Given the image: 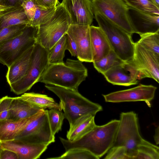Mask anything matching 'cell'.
I'll return each instance as SVG.
<instances>
[{
	"label": "cell",
	"instance_id": "obj_1",
	"mask_svg": "<svg viewBox=\"0 0 159 159\" xmlns=\"http://www.w3.org/2000/svg\"><path fill=\"white\" fill-rule=\"evenodd\" d=\"M119 123L113 120L102 125H96L89 132L79 140L70 141L60 137L66 151L75 148L86 150L98 159L112 147Z\"/></svg>",
	"mask_w": 159,
	"mask_h": 159
},
{
	"label": "cell",
	"instance_id": "obj_2",
	"mask_svg": "<svg viewBox=\"0 0 159 159\" xmlns=\"http://www.w3.org/2000/svg\"><path fill=\"white\" fill-rule=\"evenodd\" d=\"M88 74L82 62L67 59L62 64H48L38 82L78 91V87Z\"/></svg>",
	"mask_w": 159,
	"mask_h": 159
},
{
	"label": "cell",
	"instance_id": "obj_3",
	"mask_svg": "<svg viewBox=\"0 0 159 159\" xmlns=\"http://www.w3.org/2000/svg\"><path fill=\"white\" fill-rule=\"evenodd\" d=\"M45 87L60 98L59 103L65 118L69 122L70 128L81 117L87 115L95 116L102 110V106L90 101L78 91L48 84Z\"/></svg>",
	"mask_w": 159,
	"mask_h": 159
},
{
	"label": "cell",
	"instance_id": "obj_4",
	"mask_svg": "<svg viewBox=\"0 0 159 159\" xmlns=\"http://www.w3.org/2000/svg\"><path fill=\"white\" fill-rule=\"evenodd\" d=\"M98 26L105 33L112 49L124 61L133 59L135 43L132 35L113 23L101 13L93 12Z\"/></svg>",
	"mask_w": 159,
	"mask_h": 159
},
{
	"label": "cell",
	"instance_id": "obj_5",
	"mask_svg": "<svg viewBox=\"0 0 159 159\" xmlns=\"http://www.w3.org/2000/svg\"><path fill=\"white\" fill-rule=\"evenodd\" d=\"M70 25L69 15L62 4H59L50 19L37 27L36 43L49 51L66 34Z\"/></svg>",
	"mask_w": 159,
	"mask_h": 159
},
{
	"label": "cell",
	"instance_id": "obj_6",
	"mask_svg": "<svg viewBox=\"0 0 159 159\" xmlns=\"http://www.w3.org/2000/svg\"><path fill=\"white\" fill-rule=\"evenodd\" d=\"M143 140L139 132L137 114L133 111L122 112L112 147H124L128 159H135L137 147Z\"/></svg>",
	"mask_w": 159,
	"mask_h": 159
},
{
	"label": "cell",
	"instance_id": "obj_7",
	"mask_svg": "<svg viewBox=\"0 0 159 159\" xmlns=\"http://www.w3.org/2000/svg\"><path fill=\"white\" fill-rule=\"evenodd\" d=\"M14 140L30 144L49 145L55 142L50 128L48 110L43 109L33 116Z\"/></svg>",
	"mask_w": 159,
	"mask_h": 159
},
{
	"label": "cell",
	"instance_id": "obj_8",
	"mask_svg": "<svg viewBox=\"0 0 159 159\" xmlns=\"http://www.w3.org/2000/svg\"><path fill=\"white\" fill-rule=\"evenodd\" d=\"M49 51L36 43L34 46L31 62L26 74L9 85L11 91L19 95L29 90L38 80L48 65Z\"/></svg>",
	"mask_w": 159,
	"mask_h": 159
},
{
	"label": "cell",
	"instance_id": "obj_9",
	"mask_svg": "<svg viewBox=\"0 0 159 159\" xmlns=\"http://www.w3.org/2000/svg\"><path fill=\"white\" fill-rule=\"evenodd\" d=\"M37 27L27 26L18 36L0 44V63L9 67L36 43Z\"/></svg>",
	"mask_w": 159,
	"mask_h": 159
},
{
	"label": "cell",
	"instance_id": "obj_10",
	"mask_svg": "<svg viewBox=\"0 0 159 159\" xmlns=\"http://www.w3.org/2000/svg\"><path fill=\"white\" fill-rule=\"evenodd\" d=\"M93 12H99L132 35L134 33L129 7L123 0H93Z\"/></svg>",
	"mask_w": 159,
	"mask_h": 159
},
{
	"label": "cell",
	"instance_id": "obj_11",
	"mask_svg": "<svg viewBox=\"0 0 159 159\" xmlns=\"http://www.w3.org/2000/svg\"><path fill=\"white\" fill-rule=\"evenodd\" d=\"M133 62L138 71L140 80L145 78L159 82V55L135 43Z\"/></svg>",
	"mask_w": 159,
	"mask_h": 159
},
{
	"label": "cell",
	"instance_id": "obj_12",
	"mask_svg": "<svg viewBox=\"0 0 159 159\" xmlns=\"http://www.w3.org/2000/svg\"><path fill=\"white\" fill-rule=\"evenodd\" d=\"M157 88L151 85L140 84L135 87L103 95L105 101L118 103L144 101L149 102L154 98Z\"/></svg>",
	"mask_w": 159,
	"mask_h": 159
},
{
	"label": "cell",
	"instance_id": "obj_13",
	"mask_svg": "<svg viewBox=\"0 0 159 159\" xmlns=\"http://www.w3.org/2000/svg\"><path fill=\"white\" fill-rule=\"evenodd\" d=\"M102 75L108 82L113 85L129 86L137 84L140 80L139 72L133 59L114 66Z\"/></svg>",
	"mask_w": 159,
	"mask_h": 159
},
{
	"label": "cell",
	"instance_id": "obj_14",
	"mask_svg": "<svg viewBox=\"0 0 159 159\" xmlns=\"http://www.w3.org/2000/svg\"><path fill=\"white\" fill-rule=\"evenodd\" d=\"M70 16V25L92 24L94 17L91 0H62L61 3Z\"/></svg>",
	"mask_w": 159,
	"mask_h": 159
},
{
	"label": "cell",
	"instance_id": "obj_15",
	"mask_svg": "<svg viewBox=\"0 0 159 159\" xmlns=\"http://www.w3.org/2000/svg\"><path fill=\"white\" fill-rule=\"evenodd\" d=\"M90 26L70 25L66 32L75 41L77 48V57L82 62H93Z\"/></svg>",
	"mask_w": 159,
	"mask_h": 159
},
{
	"label": "cell",
	"instance_id": "obj_16",
	"mask_svg": "<svg viewBox=\"0 0 159 159\" xmlns=\"http://www.w3.org/2000/svg\"><path fill=\"white\" fill-rule=\"evenodd\" d=\"M134 33L139 35L159 31V15L138 11L129 7Z\"/></svg>",
	"mask_w": 159,
	"mask_h": 159
},
{
	"label": "cell",
	"instance_id": "obj_17",
	"mask_svg": "<svg viewBox=\"0 0 159 159\" xmlns=\"http://www.w3.org/2000/svg\"><path fill=\"white\" fill-rule=\"evenodd\" d=\"M0 143L3 148L15 152L18 159L39 158L48 145L46 144L26 143L16 140Z\"/></svg>",
	"mask_w": 159,
	"mask_h": 159
},
{
	"label": "cell",
	"instance_id": "obj_18",
	"mask_svg": "<svg viewBox=\"0 0 159 159\" xmlns=\"http://www.w3.org/2000/svg\"><path fill=\"white\" fill-rule=\"evenodd\" d=\"M90 34L93 62L106 56L112 49L105 33L99 27L90 25Z\"/></svg>",
	"mask_w": 159,
	"mask_h": 159
},
{
	"label": "cell",
	"instance_id": "obj_19",
	"mask_svg": "<svg viewBox=\"0 0 159 159\" xmlns=\"http://www.w3.org/2000/svg\"><path fill=\"white\" fill-rule=\"evenodd\" d=\"M33 47L34 46L29 48L8 67L6 78L9 85L26 74L30 65Z\"/></svg>",
	"mask_w": 159,
	"mask_h": 159
},
{
	"label": "cell",
	"instance_id": "obj_20",
	"mask_svg": "<svg viewBox=\"0 0 159 159\" xmlns=\"http://www.w3.org/2000/svg\"><path fill=\"white\" fill-rule=\"evenodd\" d=\"M43 109L24 100L20 96L14 97L11 104L9 119L17 121L27 118Z\"/></svg>",
	"mask_w": 159,
	"mask_h": 159
},
{
	"label": "cell",
	"instance_id": "obj_21",
	"mask_svg": "<svg viewBox=\"0 0 159 159\" xmlns=\"http://www.w3.org/2000/svg\"><path fill=\"white\" fill-rule=\"evenodd\" d=\"M94 117L87 115L79 118L67 132V139L70 141H76L91 131L96 125Z\"/></svg>",
	"mask_w": 159,
	"mask_h": 159
},
{
	"label": "cell",
	"instance_id": "obj_22",
	"mask_svg": "<svg viewBox=\"0 0 159 159\" xmlns=\"http://www.w3.org/2000/svg\"><path fill=\"white\" fill-rule=\"evenodd\" d=\"M33 116L17 121L0 120V142L14 140L18 133Z\"/></svg>",
	"mask_w": 159,
	"mask_h": 159
},
{
	"label": "cell",
	"instance_id": "obj_23",
	"mask_svg": "<svg viewBox=\"0 0 159 159\" xmlns=\"http://www.w3.org/2000/svg\"><path fill=\"white\" fill-rule=\"evenodd\" d=\"M30 21L20 6L7 13L0 18V30L12 25H25L29 26Z\"/></svg>",
	"mask_w": 159,
	"mask_h": 159
},
{
	"label": "cell",
	"instance_id": "obj_24",
	"mask_svg": "<svg viewBox=\"0 0 159 159\" xmlns=\"http://www.w3.org/2000/svg\"><path fill=\"white\" fill-rule=\"evenodd\" d=\"M20 97L24 100L42 109H56L62 111L60 103L47 95L34 93H24Z\"/></svg>",
	"mask_w": 159,
	"mask_h": 159
},
{
	"label": "cell",
	"instance_id": "obj_25",
	"mask_svg": "<svg viewBox=\"0 0 159 159\" xmlns=\"http://www.w3.org/2000/svg\"><path fill=\"white\" fill-rule=\"evenodd\" d=\"M66 34L63 36L49 51L48 57V64L63 63L65 52L66 49Z\"/></svg>",
	"mask_w": 159,
	"mask_h": 159
},
{
	"label": "cell",
	"instance_id": "obj_26",
	"mask_svg": "<svg viewBox=\"0 0 159 159\" xmlns=\"http://www.w3.org/2000/svg\"><path fill=\"white\" fill-rule=\"evenodd\" d=\"M123 61L111 49L106 56L100 60L93 62L95 69L102 74L112 67Z\"/></svg>",
	"mask_w": 159,
	"mask_h": 159
},
{
	"label": "cell",
	"instance_id": "obj_27",
	"mask_svg": "<svg viewBox=\"0 0 159 159\" xmlns=\"http://www.w3.org/2000/svg\"><path fill=\"white\" fill-rule=\"evenodd\" d=\"M159 147L144 139L137 148L135 159H158Z\"/></svg>",
	"mask_w": 159,
	"mask_h": 159
},
{
	"label": "cell",
	"instance_id": "obj_28",
	"mask_svg": "<svg viewBox=\"0 0 159 159\" xmlns=\"http://www.w3.org/2000/svg\"><path fill=\"white\" fill-rule=\"evenodd\" d=\"M137 42L145 48L159 55V31L140 35Z\"/></svg>",
	"mask_w": 159,
	"mask_h": 159
},
{
	"label": "cell",
	"instance_id": "obj_29",
	"mask_svg": "<svg viewBox=\"0 0 159 159\" xmlns=\"http://www.w3.org/2000/svg\"><path fill=\"white\" fill-rule=\"evenodd\" d=\"M123 0L129 7L141 11L159 15V8L152 0Z\"/></svg>",
	"mask_w": 159,
	"mask_h": 159
},
{
	"label": "cell",
	"instance_id": "obj_30",
	"mask_svg": "<svg viewBox=\"0 0 159 159\" xmlns=\"http://www.w3.org/2000/svg\"><path fill=\"white\" fill-rule=\"evenodd\" d=\"M48 119L51 132L53 135L61 129L64 115L61 111L56 109L48 110Z\"/></svg>",
	"mask_w": 159,
	"mask_h": 159
},
{
	"label": "cell",
	"instance_id": "obj_31",
	"mask_svg": "<svg viewBox=\"0 0 159 159\" xmlns=\"http://www.w3.org/2000/svg\"><path fill=\"white\" fill-rule=\"evenodd\" d=\"M50 159H98L89 151L84 149L75 148L66 151L60 156L48 158Z\"/></svg>",
	"mask_w": 159,
	"mask_h": 159
},
{
	"label": "cell",
	"instance_id": "obj_32",
	"mask_svg": "<svg viewBox=\"0 0 159 159\" xmlns=\"http://www.w3.org/2000/svg\"><path fill=\"white\" fill-rule=\"evenodd\" d=\"M36 7L34 19L30 22L29 26L38 27L45 23L52 17L56 8V7H55L47 9H43L37 6Z\"/></svg>",
	"mask_w": 159,
	"mask_h": 159
},
{
	"label": "cell",
	"instance_id": "obj_33",
	"mask_svg": "<svg viewBox=\"0 0 159 159\" xmlns=\"http://www.w3.org/2000/svg\"><path fill=\"white\" fill-rule=\"evenodd\" d=\"M27 26L25 25H18L3 28L0 30V44L18 36Z\"/></svg>",
	"mask_w": 159,
	"mask_h": 159
},
{
	"label": "cell",
	"instance_id": "obj_34",
	"mask_svg": "<svg viewBox=\"0 0 159 159\" xmlns=\"http://www.w3.org/2000/svg\"><path fill=\"white\" fill-rule=\"evenodd\" d=\"M13 98L5 96L0 99V120L9 119Z\"/></svg>",
	"mask_w": 159,
	"mask_h": 159
},
{
	"label": "cell",
	"instance_id": "obj_35",
	"mask_svg": "<svg viewBox=\"0 0 159 159\" xmlns=\"http://www.w3.org/2000/svg\"><path fill=\"white\" fill-rule=\"evenodd\" d=\"M107 152L105 159H128L126 149L123 146L112 147Z\"/></svg>",
	"mask_w": 159,
	"mask_h": 159
},
{
	"label": "cell",
	"instance_id": "obj_36",
	"mask_svg": "<svg viewBox=\"0 0 159 159\" xmlns=\"http://www.w3.org/2000/svg\"><path fill=\"white\" fill-rule=\"evenodd\" d=\"M21 6L30 22L34 18L36 10V6L34 0H27L24 1Z\"/></svg>",
	"mask_w": 159,
	"mask_h": 159
},
{
	"label": "cell",
	"instance_id": "obj_37",
	"mask_svg": "<svg viewBox=\"0 0 159 159\" xmlns=\"http://www.w3.org/2000/svg\"><path fill=\"white\" fill-rule=\"evenodd\" d=\"M36 5L40 8L47 9L56 7L58 5V0H34Z\"/></svg>",
	"mask_w": 159,
	"mask_h": 159
},
{
	"label": "cell",
	"instance_id": "obj_38",
	"mask_svg": "<svg viewBox=\"0 0 159 159\" xmlns=\"http://www.w3.org/2000/svg\"><path fill=\"white\" fill-rule=\"evenodd\" d=\"M66 49L68 50L72 56L77 57V51L76 44L72 38L66 34Z\"/></svg>",
	"mask_w": 159,
	"mask_h": 159
},
{
	"label": "cell",
	"instance_id": "obj_39",
	"mask_svg": "<svg viewBox=\"0 0 159 159\" xmlns=\"http://www.w3.org/2000/svg\"><path fill=\"white\" fill-rule=\"evenodd\" d=\"M0 159H18V157L15 152L3 148L0 155Z\"/></svg>",
	"mask_w": 159,
	"mask_h": 159
},
{
	"label": "cell",
	"instance_id": "obj_40",
	"mask_svg": "<svg viewBox=\"0 0 159 159\" xmlns=\"http://www.w3.org/2000/svg\"><path fill=\"white\" fill-rule=\"evenodd\" d=\"M20 6H11L0 4V18L4 15Z\"/></svg>",
	"mask_w": 159,
	"mask_h": 159
},
{
	"label": "cell",
	"instance_id": "obj_41",
	"mask_svg": "<svg viewBox=\"0 0 159 159\" xmlns=\"http://www.w3.org/2000/svg\"><path fill=\"white\" fill-rule=\"evenodd\" d=\"M158 126L155 129V133L154 136V141L157 144L159 143V128Z\"/></svg>",
	"mask_w": 159,
	"mask_h": 159
},
{
	"label": "cell",
	"instance_id": "obj_42",
	"mask_svg": "<svg viewBox=\"0 0 159 159\" xmlns=\"http://www.w3.org/2000/svg\"><path fill=\"white\" fill-rule=\"evenodd\" d=\"M154 4L159 8V0H152Z\"/></svg>",
	"mask_w": 159,
	"mask_h": 159
},
{
	"label": "cell",
	"instance_id": "obj_43",
	"mask_svg": "<svg viewBox=\"0 0 159 159\" xmlns=\"http://www.w3.org/2000/svg\"><path fill=\"white\" fill-rule=\"evenodd\" d=\"M0 4L7 5L6 0H0Z\"/></svg>",
	"mask_w": 159,
	"mask_h": 159
},
{
	"label": "cell",
	"instance_id": "obj_44",
	"mask_svg": "<svg viewBox=\"0 0 159 159\" xmlns=\"http://www.w3.org/2000/svg\"><path fill=\"white\" fill-rule=\"evenodd\" d=\"M2 149H3V148H2V147L0 143V155H1V152H2Z\"/></svg>",
	"mask_w": 159,
	"mask_h": 159
},
{
	"label": "cell",
	"instance_id": "obj_45",
	"mask_svg": "<svg viewBox=\"0 0 159 159\" xmlns=\"http://www.w3.org/2000/svg\"><path fill=\"white\" fill-rule=\"evenodd\" d=\"M26 0H19L21 4L24 1H26Z\"/></svg>",
	"mask_w": 159,
	"mask_h": 159
},
{
	"label": "cell",
	"instance_id": "obj_46",
	"mask_svg": "<svg viewBox=\"0 0 159 159\" xmlns=\"http://www.w3.org/2000/svg\"><path fill=\"white\" fill-rule=\"evenodd\" d=\"M91 0V1H93V0Z\"/></svg>",
	"mask_w": 159,
	"mask_h": 159
}]
</instances>
